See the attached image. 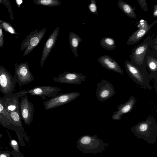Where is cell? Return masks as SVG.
I'll return each instance as SVG.
<instances>
[{
    "label": "cell",
    "mask_w": 157,
    "mask_h": 157,
    "mask_svg": "<svg viewBox=\"0 0 157 157\" xmlns=\"http://www.w3.org/2000/svg\"><path fill=\"white\" fill-rule=\"evenodd\" d=\"M91 3L88 6L89 10L92 13L98 15L96 2L95 0H90Z\"/></svg>",
    "instance_id": "cell-27"
},
{
    "label": "cell",
    "mask_w": 157,
    "mask_h": 157,
    "mask_svg": "<svg viewBox=\"0 0 157 157\" xmlns=\"http://www.w3.org/2000/svg\"><path fill=\"white\" fill-rule=\"evenodd\" d=\"M115 93L113 85L107 80H102L97 83L96 96L100 101L102 102L109 99Z\"/></svg>",
    "instance_id": "cell-11"
},
{
    "label": "cell",
    "mask_w": 157,
    "mask_h": 157,
    "mask_svg": "<svg viewBox=\"0 0 157 157\" xmlns=\"http://www.w3.org/2000/svg\"><path fill=\"white\" fill-rule=\"evenodd\" d=\"M23 1L22 0H17L16 3L19 8L20 7Z\"/></svg>",
    "instance_id": "cell-34"
},
{
    "label": "cell",
    "mask_w": 157,
    "mask_h": 157,
    "mask_svg": "<svg viewBox=\"0 0 157 157\" xmlns=\"http://www.w3.org/2000/svg\"><path fill=\"white\" fill-rule=\"evenodd\" d=\"M0 124L5 127L10 128L11 124L10 121L0 111Z\"/></svg>",
    "instance_id": "cell-25"
},
{
    "label": "cell",
    "mask_w": 157,
    "mask_h": 157,
    "mask_svg": "<svg viewBox=\"0 0 157 157\" xmlns=\"http://www.w3.org/2000/svg\"><path fill=\"white\" fill-rule=\"evenodd\" d=\"M86 78L85 76L80 73L66 71L54 78L53 81L61 83L80 85L86 81Z\"/></svg>",
    "instance_id": "cell-9"
},
{
    "label": "cell",
    "mask_w": 157,
    "mask_h": 157,
    "mask_svg": "<svg viewBox=\"0 0 157 157\" xmlns=\"http://www.w3.org/2000/svg\"><path fill=\"white\" fill-rule=\"evenodd\" d=\"M2 22V21L1 20H0V48L3 47L4 42Z\"/></svg>",
    "instance_id": "cell-30"
},
{
    "label": "cell",
    "mask_w": 157,
    "mask_h": 157,
    "mask_svg": "<svg viewBox=\"0 0 157 157\" xmlns=\"http://www.w3.org/2000/svg\"><path fill=\"white\" fill-rule=\"evenodd\" d=\"M59 28L56 27L50 35L44 44L40 60V66L42 68L47 58L53 48L56 42L59 34Z\"/></svg>",
    "instance_id": "cell-12"
},
{
    "label": "cell",
    "mask_w": 157,
    "mask_h": 157,
    "mask_svg": "<svg viewBox=\"0 0 157 157\" xmlns=\"http://www.w3.org/2000/svg\"><path fill=\"white\" fill-rule=\"evenodd\" d=\"M81 92H71L57 95L43 103L46 110L51 109L68 103L79 97Z\"/></svg>",
    "instance_id": "cell-4"
},
{
    "label": "cell",
    "mask_w": 157,
    "mask_h": 157,
    "mask_svg": "<svg viewBox=\"0 0 157 157\" xmlns=\"http://www.w3.org/2000/svg\"><path fill=\"white\" fill-rule=\"evenodd\" d=\"M0 111L9 120L11 125V121L8 110L5 107L2 98H0Z\"/></svg>",
    "instance_id": "cell-26"
},
{
    "label": "cell",
    "mask_w": 157,
    "mask_h": 157,
    "mask_svg": "<svg viewBox=\"0 0 157 157\" xmlns=\"http://www.w3.org/2000/svg\"><path fill=\"white\" fill-rule=\"evenodd\" d=\"M102 66L108 70H111L121 75L123 71L118 63L113 58L107 55L102 56L97 59Z\"/></svg>",
    "instance_id": "cell-14"
},
{
    "label": "cell",
    "mask_w": 157,
    "mask_h": 157,
    "mask_svg": "<svg viewBox=\"0 0 157 157\" xmlns=\"http://www.w3.org/2000/svg\"><path fill=\"white\" fill-rule=\"evenodd\" d=\"M147 44H144L137 47L133 54V58L136 64L141 65L144 63L147 48Z\"/></svg>",
    "instance_id": "cell-17"
},
{
    "label": "cell",
    "mask_w": 157,
    "mask_h": 157,
    "mask_svg": "<svg viewBox=\"0 0 157 157\" xmlns=\"http://www.w3.org/2000/svg\"><path fill=\"white\" fill-rule=\"evenodd\" d=\"M2 25L3 28L7 32L12 34H17L13 27L8 23L2 21Z\"/></svg>",
    "instance_id": "cell-28"
},
{
    "label": "cell",
    "mask_w": 157,
    "mask_h": 157,
    "mask_svg": "<svg viewBox=\"0 0 157 157\" xmlns=\"http://www.w3.org/2000/svg\"><path fill=\"white\" fill-rule=\"evenodd\" d=\"M14 71V75L17 79V83L21 87L32 82L34 79L27 62L16 65Z\"/></svg>",
    "instance_id": "cell-8"
},
{
    "label": "cell",
    "mask_w": 157,
    "mask_h": 157,
    "mask_svg": "<svg viewBox=\"0 0 157 157\" xmlns=\"http://www.w3.org/2000/svg\"><path fill=\"white\" fill-rule=\"evenodd\" d=\"M10 152L3 151L0 152V157H9Z\"/></svg>",
    "instance_id": "cell-32"
},
{
    "label": "cell",
    "mask_w": 157,
    "mask_h": 157,
    "mask_svg": "<svg viewBox=\"0 0 157 157\" xmlns=\"http://www.w3.org/2000/svg\"><path fill=\"white\" fill-rule=\"evenodd\" d=\"M131 130L137 137L143 139L149 144L156 141L157 123L153 116H149L146 121L139 122Z\"/></svg>",
    "instance_id": "cell-1"
},
{
    "label": "cell",
    "mask_w": 157,
    "mask_h": 157,
    "mask_svg": "<svg viewBox=\"0 0 157 157\" xmlns=\"http://www.w3.org/2000/svg\"><path fill=\"white\" fill-rule=\"evenodd\" d=\"M17 80L4 67L0 66V90L4 95L13 94L15 91Z\"/></svg>",
    "instance_id": "cell-7"
},
{
    "label": "cell",
    "mask_w": 157,
    "mask_h": 157,
    "mask_svg": "<svg viewBox=\"0 0 157 157\" xmlns=\"http://www.w3.org/2000/svg\"><path fill=\"white\" fill-rule=\"evenodd\" d=\"M69 44L72 52L76 58L78 57L77 49L80 42L82 39L78 35L71 32L69 34Z\"/></svg>",
    "instance_id": "cell-18"
},
{
    "label": "cell",
    "mask_w": 157,
    "mask_h": 157,
    "mask_svg": "<svg viewBox=\"0 0 157 157\" xmlns=\"http://www.w3.org/2000/svg\"><path fill=\"white\" fill-rule=\"evenodd\" d=\"M125 67L128 76L133 81L143 88L150 90L152 87L150 84V78L148 74L141 71L137 66L128 61L125 62Z\"/></svg>",
    "instance_id": "cell-3"
},
{
    "label": "cell",
    "mask_w": 157,
    "mask_h": 157,
    "mask_svg": "<svg viewBox=\"0 0 157 157\" xmlns=\"http://www.w3.org/2000/svg\"><path fill=\"white\" fill-rule=\"evenodd\" d=\"M20 111L21 118L26 125H29L33 121L34 108L33 104L29 101L27 95L21 98Z\"/></svg>",
    "instance_id": "cell-10"
},
{
    "label": "cell",
    "mask_w": 157,
    "mask_h": 157,
    "mask_svg": "<svg viewBox=\"0 0 157 157\" xmlns=\"http://www.w3.org/2000/svg\"><path fill=\"white\" fill-rule=\"evenodd\" d=\"M117 3L120 9L127 16L132 19L136 17V15L130 5L122 0H119Z\"/></svg>",
    "instance_id": "cell-20"
},
{
    "label": "cell",
    "mask_w": 157,
    "mask_h": 157,
    "mask_svg": "<svg viewBox=\"0 0 157 157\" xmlns=\"http://www.w3.org/2000/svg\"><path fill=\"white\" fill-rule=\"evenodd\" d=\"M2 2V0H0V3Z\"/></svg>",
    "instance_id": "cell-35"
},
{
    "label": "cell",
    "mask_w": 157,
    "mask_h": 157,
    "mask_svg": "<svg viewBox=\"0 0 157 157\" xmlns=\"http://www.w3.org/2000/svg\"><path fill=\"white\" fill-rule=\"evenodd\" d=\"M157 23V20L152 23L148 24L144 27L139 29L133 32L129 37L127 42L128 45H132L136 44L145 36L152 26Z\"/></svg>",
    "instance_id": "cell-16"
},
{
    "label": "cell",
    "mask_w": 157,
    "mask_h": 157,
    "mask_svg": "<svg viewBox=\"0 0 157 157\" xmlns=\"http://www.w3.org/2000/svg\"><path fill=\"white\" fill-rule=\"evenodd\" d=\"M7 132L10 138V143L13 148V151L12 152H10V154L13 155V157H25L19 151L17 142L12 139L10 135L9 132L8 131Z\"/></svg>",
    "instance_id": "cell-24"
},
{
    "label": "cell",
    "mask_w": 157,
    "mask_h": 157,
    "mask_svg": "<svg viewBox=\"0 0 157 157\" xmlns=\"http://www.w3.org/2000/svg\"><path fill=\"white\" fill-rule=\"evenodd\" d=\"M154 9L153 10V17L155 18L157 16V5H155L154 6Z\"/></svg>",
    "instance_id": "cell-33"
},
{
    "label": "cell",
    "mask_w": 157,
    "mask_h": 157,
    "mask_svg": "<svg viewBox=\"0 0 157 157\" xmlns=\"http://www.w3.org/2000/svg\"><path fill=\"white\" fill-rule=\"evenodd\" d=\"M147 64L149 70L151 73V79L157 78V59L150 56H148Z\"/></svg>",
    "instance_id": "cell-21"
},
{
    "label": "cell",
    "mask_w": 157,
    "mask_h": 157,
    "mask_svg": "<svg viewBox=\"0 0 157 157\" xmlns=\"http://www.w3.org/2000/svg\"><path fill=\"white\" fill-rule=\"evenodd\" d=\"M148 25L147 22L146 21L142 19L140 21V23L137 27L139 29L143 28L146 27Z\"/></svg>",
    "instance_id": "cell-31"
},
{
    "label": "cell",
    "mask_w": 157,
    "mask_h": 157,
    "mask_svg": "<svg viewBox=\"0 0 157 157\" xmlns=\"http://www.w3.org/2000/svg\"><path fill=\"white\" fill-rule=\"evenodd\" d=\"M34 3L46 6L54 7L60 6L61 2L59 0H33Z\"/></svg>",
    "instance_id": "cell-23"
},
{
    "label": "cell",
    "mask_w": 157,
    "mask_h": 157,
    "mask_svg": "<svg viewBox=\"0 0 157 157\" xmlns=\"http://www.w3.org/2000/svg\"><path fill=\"white\" fill-rule=\"evenodd\" d=\"M61 90V89L55 86H38L30 89L24 90L15 94L21 97L30 94L33 96H39L43 100H44L46 98H51L55 97Z\"/></svg>",
    "instance_id": "cell-5"
},
{
    "label": "cell",
    "mask_w": 157,
    "mask_h": 157,
    "mask_svg": "<svg viewBox=\"0 0 157 157\" xmlns=\"http://www.w3.org/2000/svg\"><path fill=\"white\" fill-rule=\"evenodd\" d=\"M136 101L134 95L131 96L125 103L121 104L117 106V110L113 113L111 116L112 119L114 120L121 119L124 114L131 111L136 104Z\"/></svg>",
    "instance_id": "cell-13"
},
{
    "label": "cell",
    "mask_w": 157,
    "mask_h": 157,
    "mask_svg": "<svg viewBox=\"0 0 157 157\" xmlns=\"http://www.w3.org/2000/svg\"><path fill=\"white\" fill-rule=\"evenodd\" d=\"M44 28L38 31V29L32 31L24 39L21 44V51L25 49L23 56L29 54L40 42L46 31Z\"/></svg>",
    "instance_id": "cell-6"
},
{
    "label": "cell",
    "mask_w": 157,
    "mask_h": 157,
    "mask_svg": "<svg viewBox=\"0 0 157 157\" xmlns=\"http://www.w3.org/2000/svg\"><path fill=\"white\" fill-rule=\"evenodd\" d=\"M8 111L11 121V126L14 125L20 130L22 131L23 128L21 121L20 109L12 111L8 110Z\"/></svg>",
    "instance_id": "cell-19"
},
{
    "label": "cell",
    "mask_w": 157,
    "mask_h": 157,
    "mask_svg": "<svg viewBox=\"0 0 157 157\" xmlns=\"http://www.w3.org/2000/svg\"><path fill=\"white\" fill-rule=\"evenodd\" d=\"M137 1L139 3L142 10L148 11L147 5L145 0H137Z\"/></svg>",
    "instance_id": "cell-29"
},
{
    "label": "cell",
    "mask_w": 157,
    "mask_h": 157,
    "mask_svg": "<svg viewBox=\"0 0 157 157\" xmlns=\"http://www.w3.org/2000/svg\"><path fill=\"white\" fill-rule=\"evenodd\" d=\"M21 97L14 93L4 95L2 99L7 109L12 111L20 109L19 99Z\"/></svg>",
    "instance_id": "cell-15"
},
{
    "label": "cell",
    "mask_w": 157,
    "mask_h": 157,
    "mask_svg": "<svg viewBox=\"0 0 157 157\" xmlns=\"http://www.w3.org/2000/svg\"><path fill=\"white\" fill-rule=\"evenodd\" d=\"M100 43L103 48L109 50H112L116 48L115 41L111 37H103L100 40Z\"/></svg>",
    "instance_id": "cell-22"
},
{
    "label": "cell",
    "mask_w": 157,
    "mask_h": 157,
    "mask_svg": "<svg viewBox=\"0 0 157 157\" xmlns=\"http://www.w3.org/2000/svg\"><path fill=\"white\" fill-rule=\"evenodd\" d=\"M76 143L77 148L85 154L100 152L105 150L106 146L96 135H84L80 137Z\"/></svg>",
    "instance_id": "cell-2"
}]
</instances>
